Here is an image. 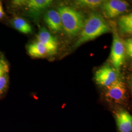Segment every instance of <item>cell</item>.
<instances>
[{
	"instance_id": "obj_5",
	"label": "cell",
	"mask_w": 132,
	"mask_h": 132,
	"mask_svg": "<svg viewBox=\"0 0 132 132\" xmlns=\"http://www.w3.org/2000/svg\"><path fill=\"white\" fill-rule=\"evenodd\" d=\"M127 2L120 0L104 1L101 5L104 16L107 18H113L124 13L129 7Z\"/></svg>"
},
{
	"instance_id": "obj_18",
	"label": "cell",
	"mask_w": 132,
	"mask_h": 132,
	"mask_svg": "<svg viewBox=\"0 0 132 132\" xmlns=\"http://www.w3.org/2000/svg\"><path fill=\"white\" fill-rule=\"evenodd\" d=\"M5 15V13L3 7V5L0 2V19H2Z\"/></svg>"
},
{
	"instance_id": "obj_15",
	"label": "cell",
	"mask_w": 132,
	"mask_h": 132,
	"mask_svg": "<svg viewBox=\"0 0 132 132\" xmlns=\"http://www.w3.org/2000/svg\"><path fill=\"white\" fill-rule=\"evenodd\" d=\"M9 84V78L7 75L0 77V97L4 94Z\"/></svg>"
},
{
	"instance_id": "obj_13",
	"label": "cell",
	"mask_w": 132,
	"mask_h": 132,
	"mask_svg": "<svg viewBox=\"0 0 132 132\" xmlns=\"http://www.w3.org/2000/svg\"><path fill=\"white\" fill-rule=\"evenodd\" d=\"M11 23L14 28L21 33L29 34L32 32L31 25L24 19L19 17H15L11 20Z\"/></svg>"
},
{
	"instance_id": "obj_1",
	"label": "cell",
	"mask_w": 132,
	"mask_h": 132,
	"mask_svg": "<svg viewBox=\"0 0 132 132\" xmlns=\"http://www.w3.org/2000/svg\"><path fill=\"white\" fill-rule=\"evenodd\" d=\"M111 29L105 19L99 14L93 13L85 21L79 37L74 47H78L85 42L94 40L99 36L108 33Z\"/></svg>"
},
{
	"instance_id": "obj_4",
	"label": "cell",
	"mask_w": 132,
	"mask_h": 132,
	"mask_svg": "<svg viewBox=\"0 0 132 132\" xmlns=\"http://www.w3.org/2000/svg\"><path fill=\"white\" fill-rule=\"evenodd\" d=\"M52 3V0L14 1L12 2L15 6L24 5L29 15L35 21L37 20L40 15Z\"/></svg>"
},
{
	"instance_id": "obj_3",
	"label": "cell",
	"mask_w": 132,
	"mask_h": 132,
	"mask_svg": "<svg viewBox=\"0 0 132 132\" xmlns=\"http://www.w3.org/2000/svg\"><path fill=\"white\" fill-rule=\"evenodd\" d=\"M104 96L110 102L116 104H124L127 100L126 86L122 81L117 80L111 85L105 87Z\"/></svg>"
},
{
	"instance_id": "obj_8",
	"label": "cell",
	"mask_w": 132,
	"mask_h": 132,
	"mask_svg": "<svg viewBox=\"0 0 132 132\" xmlns=\"http://www.w3.org/2000/svg\"><path fill=\"white\" fill-rule=\"evenodd\" d=\"M37 38V41L41 43L46 48L47 54L52 55L56 53L58 48L56 39L46 28H42L40 29Z\"/></svg>"
},
{
	"instance_id": "obj_11",
	"label": "cell",
	"mask_w": 132,
	"mask_h": 132,
	"mask_svg": "<svg viewBox=\"0 0 132 132\" xmlns=\"http://www.w3.org/2000/svg\"><path fill=\"white\" fill-rule=\"evenodd\" d=\"M118 27L121 34H130L132 32V14H126L121 16L118 21Z\"/></svg>"
},
{
	"instance_id": "obj_9",
	"label": "cell",
	"mask_w": 132,
	"mask_h": 132,
	"mask_svg": "<svg viewBox=\"0 0 132 132\" xmlns=\"http://www.w3.org/2000/svg\"><path fill=\"white\" fill-rule=\"evenodd\" d=\"M116 120L119 132H132V116L126 111H118L116 114Z\"/></svg>"
},
{
	"instance_id": "obj_12",
	"label": "cell",
	"mask_w": 132,
	"mask_h": 132,
	"mask_svg": "<svg viewBox=\"0 0 132 132\" xmlns=\"http://www.w3.org/2000/svg\"><path fill=\"white\" fill-rule=\"evenodd\" d=\"M27 49L28 54L31 56L34 57H44L47 54V51L45 47L38 41L29 44Z\"/></svg>"
},
{
	"instance_id": "obj_17",
	"label": "cell",
	"mask_w": 132,
	"mask_h": 132,
	"mask_svg": "<svg viewBox=\"0 0 132 132\" xmlns=\"http://www.w3.org/2000/svg\"><path fill=\"white\" fill-rule=\"evenodd\" d=\"M125 47L127 54L130 57L132 56V38L128 39L125 42Z\"/></svg>"
},
{
	"instance_id": "obj_14",
	"label": "cell",
	"mask_w": 132,
	"mask_h": 132,
	"mask_svg": "<svg viewBox=\"0 0 132 132\" xmlns=\"http://www.w3.org/2000/svg\"><path fill=\"white\" fill-rule=\"evenodd\" d=\"M104 1L101 0H78L75 2L77 6L81 7L95 9L102 4Z\"/></svg>"
},
{
	"instance_id": "obj_16",
	"label": "cell",
	"mask_w": 132,
	"mask_h": 132,
	"mask_svg": "<svg viewBox=\"0 0 132 132\" xmlns=\"http://www.w3.org/2000/svg\"><path fill=\"white\" fill-rule=\"evenodd\" d=\"M9 71V65L4 58L0 59V77L7 75Z\"/></svg>"
},
{
	"instance_id": "obj_2",
	"label": "cell",
	"mask_w": 132,
	"mask_h": 132,
	"mask_svg": "<svg viewBox=\"0 0 132 132\" xmlns=\"http://www.w3.org/2000/svg\"><path fill=\"white\" fill-rule=\"evenodd\" d=\"M60 16L62 26L66 33L73 37L76 35L83 28L85 20L80 12L68 6H62L58 9Z\"/></svg>"
},
{
	"instance_id": "obj_10",
	"label": "cell",
	"mask_w": 132,
	"mask_h": 132,
	"mask_svg": "<svg viewBox=\"0 0 132 132\" xmlns=\"http://www.w3.org/2000/svg\"><path fill=\"white\" fill-rule=\"evenodd\" d=\"M44 20L48 28L54 32L61 30V20L58 12L53 10L47 11L44 15Z\"/></svg>"
},
{
	"instance_id": "obj_6",
	"label": "cell",
	"mask_w": 132,
	"mask_h": 132,
	"mask_svg": "<svg viewBox=\"0 0 132 132\" xmlns=\"http://www.w3.org/2000/svg\"><path fill=\"white\" fill-rule=\"evenodd\" d=\"M125 56V47L117 32H114L111 58L113 66L118 70L122 65Z\"/></svg>"
},
{
	"instance_id": "obj_7",
	"label": "cell",
	"mask_w": 132,
	"mask_h": 132,
	"mask_svg": "<svg viewBox=\"0 0 132 132\" xmlns=\"http://www.w3.org/2000/svg\"><path fill=\"white\" fill-rule=\"evenodd\" d=\"M95 80L98 85L106 87L118 80V76L113 69L106 65L96 71Z\"/></svg>"
}]
</instances>
